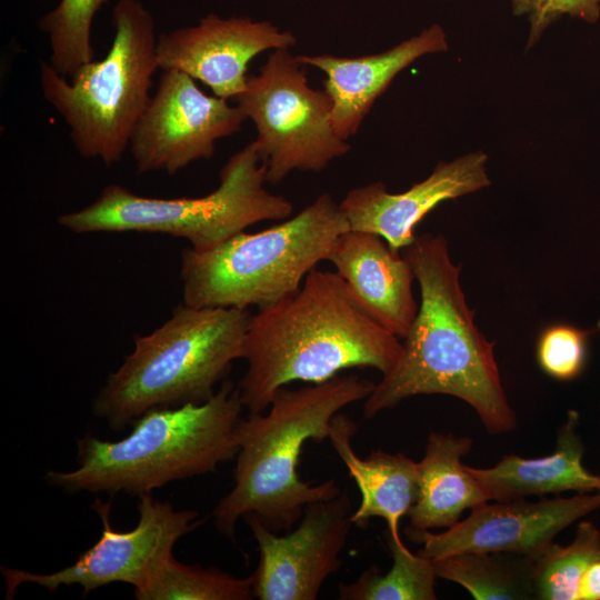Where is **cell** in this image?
<instances>
[{
	"label": "cell",
	"mask_w": 600,
	"mask_h": 600,
	"mask_svg": "<svg viewBox=\"0 0 600 600\" xmlns=\"http://www.w3.org/2000/svg\"><path fill=\"white\" fill-rule=\"evenodd\" d=\"M420 287V306L392 369L363 404L371 419L418 394H449L470 404L491 434L516 429L517 417L504 393L494 342L474 324V311L460 284V266L441 234L416 236L401 250Z\"/></svg>",
	"instance_id": "cell-1"
},
{
	"label": "cell",
	"mask_w": 600,
	"mask_h": 600,
	"mask_svg": "<svg viewBox=\"0 0 600 600\" xmlns=\"http://www.w3.org/2000/svg\"><path fill=\"white\" fill-rule=\"evenodd\" d=\"M400 350V339L359 307L336 271L314 268L296 293L251 316L240 398L249 413L263 412L296 381L319 383L349 368L383 376Z\"/></svg>",
	"instance_id": "cell-2"
},
{
	"label": "cell",
	"mask_w": 600,
	"mask_h": 600,
	"mask_svg": "<svg viewBox=\"0 0 600 600\" xmlns=\"http://www.w3.org/2000/svg\"><path fill=\"white\" fill-rule=\"evenodd\" d=\"M374 387L356 374L298 389L282 387L268 412L242 419L234 484L212 512L217 529L233 537L237 521L256 514L271 531L288 530L309 503L337 497L341 489L334 479L314 484L299 477L302 447L308 440L329 438L333 417L366 400Z\"/></svg>",
	"instance_id": "cell-3"
},
{
	"label": "cell",
	"mask_w": 600,
	"mask_h": 600,
	"mask_svg": "<svg viewBox=\"0 0 600 600\" xmlns=\"http://www.w3.org/2000/svg\"><path fill=\"white\" fill-rule=\"evenodd\" d=\"M243 408L238 386L226 380L204 402L148 410L118 441L86 434L78 440V467L49 470L46 481L70 493L140 497L172 481L216 472L238 453Z\"/></svg>",
	"instance_id": "cell-4"
},
{
	"label": "cell",
	"mask_w": 600,
	"mask_h": 600,
	"mask_svg": "<svg viewBox=\"0 0 600 600\" xmlns=\"http://www.w3.org/2000/svg\"><path fill=\"white\" fill-rule=\"evenodd\" d=\"M251 316L248 309L180 303L159 328L134 336L132 352L96 396L93 414L120 431L148 410L209 400L243 358Z\"/></svg>",
	"instance_id": "cell-5"
},
{
	"label": "cell",
	"mask_w": 600,
	"mask_h": 600,
	"mask_svg": "<svg viewBox=\"0 0 600 600\" xmlns=\"http://www.w3.org/2000/svg\"><path fill=\"white\" fill-rule=\"evenodd\" d=\"M349 224L328 192L299 213L259 232H240L206 251L181 254L183 303L262 309L296 293Z\"/></svg>",
	"instance_id": "cell-6"
},
{
	"label": "cell",
	"mask_w": 600,
	"mask_h": 600,
	"mask_svg": "<svg viewBox=\"0 0 600 600\" xmlns=\"http://www.w3.org/2000/svg\"><path fill=\"white\" fill-rule=\"evenodd\" d=\"M112 23L104 58L69 78L46 61L39 72L43 97L64 120L78 153L106 166L119 162L129 148L159 68L154 21L140 1L118 0Z\"/></svg>",
	"instance_id": "cell-7"
},
{
	"label": "cell",
	"mask_w": 600,
	"mask_h": 600,
	"mask_svg": "<svg viewBox=\"0 0 600 600\" xmlns=\"http://www.w3.org/2000/svg\"><path fill=\"white\" fill-rule=\"evenodd\" d=\"M267 168L254 141L233 153L219 174V186L196 198H150L120 184H108L90 204L58 217L74 233L148 232L182 238L206 251L248 227L286 220L292 202L266 187Z\"/></svg>",
	"instance_id": "cell-8"
},
{
	"label": "cell",
	"mask_w": 600,
	"mask_h": 600,
	"mask_svg": "<svg viewBox=\"0 0 600 600\" xmlns=\"http://www.w3.org/2000/svg\"><path fill=\"white\" fill-rule=\"evenodd\" d=\"M303 66L290 49L273 50L236 98L257 128L253 141L272 184L292 171L320 172L350 151L333 128L330 97L309 84Z\"/></svg>",
	"instance_id": "cell-9"
},
{
	"label": "cell",
	"mask_w": 600,
	"mask_h": 600,
	"mask_svg": "<svg viewBox=\"0 0 600 600\" xmlns=\"http://www.w3.org/2000/svg\"><path fill=\"white\" fill-rule=\"evenodd\" d=\"M138 498L139 521L128 531H117L111 524L112 498L93 501L92 509L101 519L102 531L99 540L72 564L50 573L2 567L6 598L12 599L22 583H34L50 593L76 584L81 587L83 596L113 582L140 587L163 559L173 554L177 541L200 522L198 512L176 510L167 501L154 500L151 493Z\"/></svg>",
	"instance_id": "cell-10"
},
{
	"label": "cell",
	"mask_w": 600,
	"mask_h": 600,
	"mask_svg": "<svg viewBox=\"0 0 600 600\" xmlns=\"http://www.w3.org/2000/svg\"><path fill=\"white\" fill-rule=\"evenodd\" d=\"M244 120L238 104L206 94L184 72L163 70L130 140L136 170L174 174L209 159L216 142L238 132Z\"/></svg>",
	"instance_id": "cell-11"
},
{
	"label": "cell",
	"mask_w": 600,
	"mask_h": 600,
	"mask_svg": "<svg viewBox=\"0 0 600 600\" xmlns=\"http://www.w3.org/2000/svg\"><path fill=\"white\" fill-rule=\"evenodd\" d=\"M347 491L309 503L299 526L278 536L256 514L244 517L260 560L252 574L260 600H314L327 578L341 566L340 553L353 526Z\"/></svg>",
	"instance_id": "cell-12"
},
{
	"label": "cell",
	"mask_w": 600,
	"mask_h": 600,
	"mask_svg": "<svg viewBox=\"0 0 600 600\" xmlns=\"http://www.w3.org/2000/svg\"><path fill=\"white\" fill-rule=\"evenodd\" d=\"M599 508L600 492L534 502L523 498L484 502L442 533L408 529L406 533L422 543L418 554L430 560L459 552H509L533 559L560 531Z\"/></svg>",
	"instance_id": "cell-13"
},
{
	"label": "cell",
	"mask_w": 600,
	"mask_h": 600,
	"mask_svg": "<svg viewBox=\"0 0 600 600\" xmlns=\"http://www.w3.org/2000/svg\"><path fill=\"white\" fill-rule=\"evenodd\" d=\"M296 43L291 31L270 21L209 13L196 26L159 34L157 57L162 70L184 72L228 100L246 89L247 69L256 56Z\"/></svg>",
	"instance_id": "cell-14"
},
{
	"label": "cell",
	"mask_w": 600,
	"mask_h": 600,
	"mask_svg": "<svg viewBox=\"0 0 600 600\" xmlns=\"http://www.w3.org/2000/svg\"><path fill=\"white\" fill-rule=\"evenodd\" d=\"M487 162L483 151L441 161L428 178L399 193L389 192L381 181L367 183L348 191L340 208L349 230L378 234L401 252L414 240L417 224L439 203L490 186Z\"/></svg>",
	"instance_id": "cell-15"
},
{
	"label": "cell",
	"mask_w": 600,
	"mask_h": 600,
	"mask_svg": "<svg viewBox=\"0 0 600 600\" xmlns=\"http://www.w3.org/2000/svg\"><path fill=\"white\" fill-rule=\"evenodd\" d=\"M448 50L447 34L432 23L418 34L392 48L360 57L333 54L298 56L304 66L326 74L324 91L332 103V124L337 134L347 140L356 134L376 100L392 80L412 62L427 54Z\"/></svg>",
	"instance_id": "cell-16"
},
{
	"label": "cell",
	"mask_w": 600,
	"mask_h": 600,
	"mask_svg": "<svg viewBox=\"0 0 600 600\" xmlns=\"http://www.w3.org/2000/svg\"><path fill=\"white\" fill-rule=\"evenodd\" d=\"M327 261L347 283L359 307L379 326L404 339L419 307L409 261L371 232L347 230L334 242Z\"/></svg>",
	"instance_id": "cell-17"
},
{
	"label": "cell",
	"mask_w": 600,
	"mask_h": 600,
	"mask_svg": "<svg viewBox=\"0 0 600 600\" xmlns=\"http://www.w3.org/2000/svg\"><path fill=\"white\" fill-rule=\"evenodd\" d=\"M357 431L354 421L337 413L331 421L329 439L346 464L361 493V502L352 512L353 526L364 528L370 519L383 518L388 538L402 544L399 523L418 497V462L402 453L372 451L367 458L357 456L351 444Z\"/></svg>",
	"instance_id": "cell-18"
},
{
	"label": "cell",
	"mask_w": 600,
	"mask_h": 600,
	"mask_svg": "<svg viewBox=\"0 0 600 600\" xmlns=\"http://www.w3.org/2000/svg\"><path fill=\"white\" fill-rule=\"evenodd\" d=\"M578 427L579 413L570 410L558 430L551 454L534 459L506 454L491 468L469 467V470L496 501L600 490V474L592 473L582 463L584 447Z\"/></svg>",
	"instance_id": "cell-19"
},
{
	"label": "cell",
	"mask_w": 600,
	"mask_h": 600,
	"mask_svg": "<svg viewBox=\"0 0 600 600\" xmlns=\"http://www.w3.org/2000/svg\"><path fill=\"white\" fill-rule=\"evenodd\" d=\"M472 447L469 437L432 432L418 462V497L408 516L412 531L454 526L467 509L491 499L461 458Z\"/></svg>",
	"instance_id": "cell-20"
},
{
	"label": "cell",
	"mask_w": 600,
	"mask_h": 600,
	"mask_svg": "<svg viewBox=\"0 0 600 600\" xmlns=\"http://www.w3.org/2000/svg\"><path fill=\"white\" fill-rule=\"evenodd\" d=\"M438 578L476 600L534 599L532 559L509 552H459L431 560Z\"/></svg>",
	"instance_id": "cell-21"
},
{
	"label": "cell",
	"mask_w": 600,
	"mask_h": 600,
	"mask_svg": "<svg viewBox=\"0 0 600 600\" xmlns=\"http://www.w3.org/2000/svg\"><path fill=\"white\" fill-rule=\"evenodd\" d=\"M133 593L138 600H249L254 597L252 576L237 578L214 568L188 566L173 554L163 559Z\"/></svg>",
	"instance_id": "cell-22"
},
{
	"label": "cell",
	"mask_w": 600,
	"mask_h": 600,
	"mask_svg": "<svg viewBox=\"0 0 600 600\" xmlns=\"http://www.w3.org/2000/svg\"><path fill=\"white\" fill-rule=\"evenodd\" d=\"M393 563L382 574L376 566L366 569L352 583L339 584L341 600H436L438 578L430 559L388 538Z\"/></svg>",
	"instance_id": "cell-23"
},
{
	"label": "cell",
	"mask_w": 600,
	"mask_h": 600,
	"mask_svg": "<svg viewBox=\"0 0 600 600\" xmlns=\"http://www.w3.org/2000/svg\"><path fill=\"white\" fill-rule=\"evenodd\" d=\"M598 557L600 529L590 521H581L568 546L552 542L532 559L534 599L577 600L579 582Z\"/></svg>",
	"instance_id": "cell-24"
},
{
	"label": "cell",
	"mask_w": 600,
	"mask_h": 600,
	"mask_svg": "<svg viewBox=\"0 0 600 600\" xmlns=\"http://www.w3.org/2000/svg\"><path fill=\"white\" fill-rule=\"evenodd\" d=\"M108 0H60L39 20L48 36L49 64L61 76L71 77L81 66L94 60L91 28L96 13Z\"/></svg>",
	"instance_id": "cell-25"
},
{
	"label": "cell",
	"mask_w": 600,
	"mask_h": 600,
	"mask_svg": "<svg viewBox=\"0 0 600 600\" xmlns=\"http://www.w3.org/2000/svg\"><path fill=\"white\" fill-rule=\"evenodd\" d=\"M587 340L588 332L574 326H548L537 342V360L541 370L560 381L576 379L586 366Z\"/></svg>",
	"instance_id": "cell-26"
},
{
	"label": "cell",
	"mask_w": 600,
	"mask_h": 600,
	"mask_svg": "<svg viewBox=\"0 0 600 600\" xmlns=\"http://www.w3.org/2000/svg\"><path fill=\"white\" fill-rule=\"evenodd\" d=\"M510 4L514 16L526 17L529 22L527 51L563 16L588 23L600 19V0H510Z\"/></svg>",
	"instance_id": "cell-27"
},
{
	"label": "cell",
	"mask_w": 600,
	"mask_h": 600,
	"mask_svg": "<svg viewBox=\"0 0 600 600\" xmlns=\"http://www.w3.org/2000/svg\"><path fill=\"white\" fill-rule=\"evenodd\" d=\"M577 600H600V557H598L582 576Z\"/></svg>",
	"instance_id": "cell-28"
}]
</instances>
